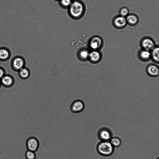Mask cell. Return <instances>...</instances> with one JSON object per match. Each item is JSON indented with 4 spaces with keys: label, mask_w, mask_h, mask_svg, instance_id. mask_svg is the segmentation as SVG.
Instances as JSON below:
<instances>
[{
    "label": "cell",
    "mask_w": 159,
    "mask_h": 159,
    "mask_svg": "<svg viewBox=\"0 0 159 159\" xmlns=\"http://www.w3.org/2000/svg\"><path fill=\"white\" fill-rule=\"evenodd\" d=\"M97 150L99 154L104 156L111 155L113 152V147L110 142L103 141L98 144Z\"/></svg>",
    "instance_id": "obj_1"
},
{
    "label": "cell",
    "mask_w": 159,
    "mask_h": 159,
    "mask_svg": "<svg viewBox=\"0 0 159 159\" xmlns=\"http://www.w3.org/2000/svg\"><path fill=\"white\" fill-rule=\"evenodd\" d=\"M83 9V6L81 3L75 1L70 5V13L74 17H78L82 15Z\"/></svg>",
    "instance_id": "obj_2"
},
{
    "label": "cell",
    "mask_w": 159,
    "mask_h": 159,
    "mask_svg": "<svg viewBox=\"0 0 159 159\" xmlns=\"http://www.w3.org/2000/svg\"><path fill=\"white\" fill-rule=\"evenodd\" d=\"M26 146L28 150L35 152L38 150L40 143L36 138L31 137L27 141Z\"/></svg>",
    "instance_id": "obj_3"
},
{
    "label": "cell",
    "mask_w": 159,
    "mask_h": 159,
    "mask_svg": "<svg viewBox=\"0 0 159 159\" xmlns=\"http://www.w3.org/2000/svg\"><path fill=\"white\" fill-rule=\"evenodd\" d=\"M84 105L82 101L77 100L75 101L72 105L71 109L73 112H79L83 109Z\"/></svg>",
    "instance_id": "obj_4"
},
{
    "label": "cell",
    "mask_w": 159,
    "mask_h": 159,
    "mask_svg": "<svg viewBox=\"0 0 159 159\" xmlns=\"http://www.w3.org/2000/svg\"><path fill=\"white\" fill-rule=\"evenodd\" d=\"M111 134L109 131L106 129L101 130L99 133L100 138L103 141H108L111 138Z\"/></svg>",
    "instance_id": "obj_5"
},
{
    "label": "cell",
    "mask_w": 159,
    "mask_h": 159,
    "mask_svg": "<svg viewBox=\"0 0 159 159\" xmlns=\"http://www.w3.org/2000/svg\"><path fill=\"white\" fill-rule=\"evenodd\" d=\"M142 46L146 50H149L154 47V43L151 39L146 38L142 42Z\"/></svg>",
    "instance_id": "obj_6"
},
{
    "label": "cell",
    "mask_w": 159,
    "mask_h": 159,
    "mask_svg": "<svg viewBox=\"0 0 159 159\" xmlns=\"http://www.w3.org/2000/svg\"><path fill=\"white\" fill-rule=\"evenodd\" d=\"M102 42V40L100 38L98 37L94 38L91 42V47L94 50L97 49L101 45Z\"/></svg>",
    "instance_id": "obj_7"
},
{
    "label": "cell",
    "mask_w": 159,
    "mask_h": 159,
    "mask_svg": "<svg viewBox=\"0 0 159 159\" xmlns=\"http://www.w3.org/2000/svg\"><path fill=\"white\" fill-rule=\"evenodd\" d=\"M126 19L124 17L121 16L118 17L115 19L114 24L118 27H122L124 26L126 24Z\"/></svg>",
    "instance_id": "obj_8"
},
{
    "label": "cell",
    "mask_w": 159,
    "mask_h": 159,
    "mask_svg": "<svg viewBox=\"0 0 159 159\" xmlns=\"http://www.w3.org/2000/svg\"><path fill=\"white\" fill-rule=\"evenodd\" d=\"M149 74L152 76H156L159 75V69L158 67L155 65L150 66L148 69Z\"/></svg>",
    "instance_id": "obj_9"
},
{
    "label": "cell",
    "mask_w": 159,
    "mask_h": 159,
    "mask_svg": "<svg viewBox=\"0 0 159 159\" xmlns=\"http://www.w3.org/2000/svg\"><path fill=\"white\" fill-rule=\"evenodd\" d=\"M89 57L91 61L96 62L99 60L100 55L98 52L95 51L89 53Z\"/></svg>",
    "instance_id": "obj_10"
},
{
    "label": "cell",
    "mask_w": 159,
    "mask_h": 159,
    "mask_svg": "<svg viewBox=\"0 0 159 159\" xmlns=\"http://www.w3.org/2000/svg\"><path fill=\"white\" fill-rule=\"evenodd\" d=\"M24 64L23 60L21 58H17L15 59L13 62L14 67L17 69L22 68Z\"/></svg>",
    "instance_id": "obj_11"
},
{
    "label": "cell",
    "mask_w": 159,
    "mask_h": 159,
    "mask_svg": "<svg viewBox=\"0 0 159 159\" xmlns=\"http://www.w3.org/2000/svg\"><path fill=\"white\" fill-rule=\"evenodd\" d=\"M126 21L131 25L135 24L138 22V19L134 15H130L127 17L126 19Z\"/></svg>",
    "instance_id": "obj_12"
},
{
    "label": "cell",
    "mask_w": 159,
    "mask_h": 159,
    "mask_svg": "<svg viewBox=\"0 0 159 159\" xmlns=\"http://www.w3.org/2000/svg\"><path fill=\"white\" fill-rule=\"evenodd\" d=\"M110 143L113 147H119L121 144V141L118 137H114L110 139Z\"/></svg>",
    "instance_id": "obj_13"
},
{
    "label": "cell",
    "mask_w": 159,
    "mask_h": 159,
    "mask_svg": "<svg viewBox=\"0 0 159 159\" xmlns=\"http://www.w3.org/2000/svg\"><path fill=\"white\" fill-rule=\"evenodd\" d=\"M152 56L153 59L155 61L159 62V49L158 48H156L154 49L152 52Z\"/></svg>",
    "instance_id": "obj_14"
},
{
    "label": "cell",
    "mask_w": 159,
    "mask_h": 159,
    "mask_svg": "<svg viewBox=\"0 0 159 159\" xmlns=\"http://www.w3.org/2000/svg\"><path fill=\"white\" fill-rule=\"evenodd\" d=\"M9 53L7 50L3 49L0 50V59L5 60L8 58Z\"/></svg>",
    "instance_id": "obj_15"
},
{
    "label": "cell",
    "mask_w": 159,
    "mask_h": 159,
    "mask_svg": "<svg viewBox=\"0 0 159 159\" xmlns=\"http://www.w3.org/2000/svg\"><path fill=\"white\" fill-rule=\"evenodd\" d=\"M26 157L27 159H36V155L35 152L28 150L26 152Z\"/></svg>",
    "instance_id": "obj_16"
},
{
    "label": "cell",
    "mask_w": 159,
    "mask_h": 159,
    "mask_svg": "<svg viewBox=\"0 0 159 159\" xmlns=\"http://www.w3.org/2000/svg\"><path fill=\"white\" fill-rule=\"evenodd\" d=\"M141 57L144 60H147L149 58L150 56V53L149 50H143L141 52L140 54Z\"/></svg>",
    "instance_id": "obj_17"
},
{
    "label": "cell",
    "mask_w": 159,
    "mask_h": 159,
    "mask_svg": "<svg viewBox=\"0 0 159 159\" xmlns=\"http://www.w3.org/2000/svg\"><path fill=\"white\" fill-rule=\"evenodd\" d=\"M3 83L5 85H9L12 84V79L10 77L8 76H6L4 77L2 79Z\"/></svg>",
    "instance_id": "obj_18"
},
{
    "label": "cell",
    "mask_w": 159,
    "mask_h": 159,
    "mask_svg": "<svg viewBox=\"0 0 159 159\" xmlns=\"http://www.w3.org/2000/svg\"><path fill=\"white\" fill-rule=\"evenodd\" d=\"M80 55V57L83 59H86L89 57V53L87 50H83L81 52Z\"/></svg>",
    "instance_id": "obj_19"
},
{
    "label": "cell",
    "mask_w": 159,
    "mask_h": 159,
    "mask_svg": "<svg viewBox=\"0 0 159 159\" xmlns=\"http://www.w3.org/2000/svg\"><path fill=\"white\" fill-rule=\"evenodd\" d=\"M20 74L23 78H26L29 76V72L26 69H22L20 71Z\"/></svg>",
    "instance_id": "obj_20"
},
{
    "label": "cell",
    "mask_w": 159,
    "mask_h": 159,
    "mask_svg": "<svg viewBox=\"0 0 159 159\" xmlns=\"http://www.w3.org/2000/svg\"><path fill=\"white\" fill-rule=\"evenodd\" d=\"M62 5L65 7H67L71 5V0H61Z\"/></svg>",
    "instance_id": "obj_21"
},
{
    "label": "cell",
    "mask_w": 159,
    "mask_h": 159,
    "mask_svg": "<svg viewBox=\"0 0 159 159\" xmlns=\"http://www.w3.org/2000/svg\"><path fill=\"white\" fill-rule=\"evenodd\" d=\"M128 13V11L127 8H122L121 11L120 13L122 16L124 17L126 16Z\"/></svg>",
    "instance_id": "obj_22"
},
{
    "label": "cell",
    "mask_w": 159,
    "mask_h": 159,
    "mask_svg": "<svg viewBox=\"0 0 159 159\" xmlns=\"http://www.w3.org/2000/svg\"><path fill=\"white\" fill-rule=\"evenodd\" d=\"M4 74V72L2 70L0 69V78L2 77L3 76V75Z\"/></svg>",
    "instance_id": "obj_23"
}]
</instances>
